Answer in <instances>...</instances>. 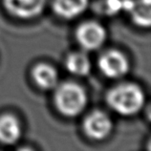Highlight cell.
Instances as JSON below:
<instances>
[{
    "label": "cell",
    "mask_w": 151,
    "mask_h": 151,
    "mask_svg": "<svg viewBox=\"0 0 151 151\" xmlns=\"http://www.w3.org/2000/svg\"><path fill=\"white\" fill-rule=\"evenodd\" d=\"M66 70L78 77H85L91 71V61L84 52H72L65 58Z\"/></svg>",
    "instance_id": "obj_10"
},
{
    "label": "cell",
    "mask_w": 151,
    "mask_h": 151,
    "mask_svg": "<svg viewBox=\"0 0 151 151\" xmlns=\"http://www.w3.org/2000/svg\"><path fill=\"white\" fill-rule=\"evenodd\" d=\"M98 67L106 78L116 79L127 74L129 71V60L122 52L110 49L99 57Z\"/></svg>",
    "instance_id": "obj_4"
},
{
    "label": "cell",
    "mask_w": 151,
    "mask_h": 151,
    "mask_svg": "<svg viewBox=\"0 0 151 151\" xmlns=\"http://www.w3.org/2000/svg\"><path fill=\"white\" fill-rule=\"evenodd\" d=\"M54 102L55 108L61 115L74 118L85 109L88 97L81 84L75 81H64L55 87Z\"/></svg>",
    "instance_id": "obj_2"
},
{
    "label": "cell",
    "mask_w": 151,
    "mask_h": 151,
    "mask_svg": "<svg viewBox=\"0 0 151 151\" xmlns=\"http://www.w3.org/2000/svg\"><path fill=\"white\" fill-rule=\"evenodd\" d=\"M22 133L18 119L13 114L0 116V142L3 145H14L20 139Z\"/></svg>",
    "instance_id": "obj_8"
},
{
    "label": "cell",
    "mask_w": 151,
    "mask_h": 151,
    "mask_svg": "<svg viewBox=\"0 0 151 151\" xmlns=\"http://www.w3.org/2000/svg\"><path fill=\"white\" fill-rule=\"evenodd\" d=\"M82 127L88 138L102 141L112 132L113 122L108 114L101 110H94L84 118Z\"/></svg>",
    "instance_id": "obj_5"
},
{
    "label": "cell",
    "mask_w": 151,
    "mask_h": 151,
    "mask_svg": "<svg viewBox=\"0 0 151 151\" xmlns=\"http://www.w3.org/2000/svg\"><path fill=\"white\" fill-rule=\"evenodd\" d=\"M6 11L19 19H32L40 15L46 0H2Z\"/></svg>",
    "instance_id": "obj_6"
},
{
    "label": "cell",
    "mask_w": 151,
    "mask_h": 151,
    "mask_svg": "<svg viewBox=\"0 0 151 151\" xmlns=\"http://www.w3.org/2000/svg\"><path fill=\"white\" fill-rule=\"evenodd\" d=\"M92 10L99 15L113 17L122 11V0H95Z\"/></svg>",
    "instance_id": "obj_12"
},
{
    "label": "cell",
    "mask_w": 151,
    "mask_h": 151,
    "mask_svg": "<svg viewBox=\"0 0 151 151\" xmlns=\"http://www.w3.org/2000/svg\"><path fill=\"white\" fill-rule=\"evenodd\" d=\"M76 39L84 51H96L104 44L106 30L97 21H85L78 26L76 30Z\"/></svg>",
    "instance_id": "obj_3"
},
{
    "label": "cell",
    "mask_w": 151,
    "mask_h": 151,
    "mask_svg": "<svg viewBox=\"0 0 151 151\" xmlns=\"http://www.w3.org/2000/svg\"><path fill=\"white\" fill-rule=\"evenodd\" d=\"M128 14L136 26L149 28L151 25V0H134Z\"/></svg>",
    "instance_id": "obj_11"
},
{
    "label": "cell",
    "mask_w": 151,
    "mask_h": 151,
    "mask_svg": "<svg viewBox=\"0 0 151 151\" xmlns=\"http://www.w3.org/2000/svg\"><path fill=\"white\" fill-rule=\"evenodd\" d=\"M105 101L111 109L122 116L138 114L145 105V93L136 83L122 82L106 93Z\"/></svg>",
    "instance_id": "obj_1"
},
{
    "label": "cell",
    "mask_w": 151,
    "mask_h": 151,
    "mask_svg": "<svg viewBox=\"0 0 151 151\" xmlns=\"http://www.w3.org/2000/svg\"><path fill=\"white\" fill-rule=\"evenodd\" d=\"M32 78L42 90H51L58 84V74L54 66L47 63H38L32 69Z\"/></svg>",
    "instance_id": "obj_9"
},
{
    "label": "cell",
    "mask_w": 151,
    "mask_h": 151,
    "mask_svg": "<svg viewBox=\"0 0 151 151\" xmlns=\"http://www.w3.org/2000/svg\"><path fill=\"white\" fill-rule=\"evenodd\" d=\"M88 7L89 0H52V9L54 13L66 20L79 17Z\"/></svg>",
    "instance_id": "obj_7"
}]
</instances>
